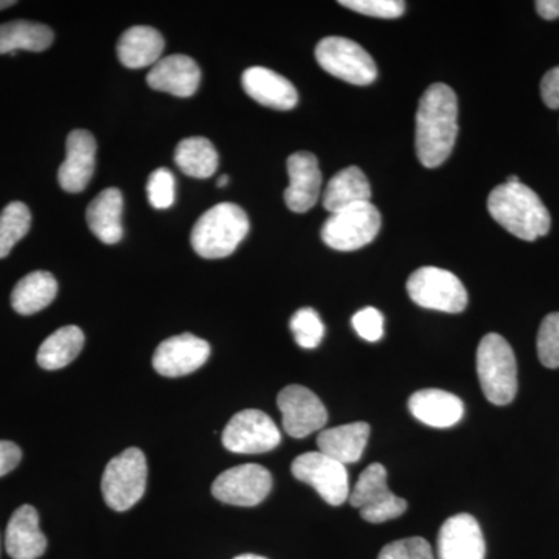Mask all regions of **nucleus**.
Returning <instances> with one entry per match:
<instances>
[{
    "label": "nucleus",
    "mask_w": 559,
    "mask_h": 559,
    "mask_svg": "<svg viewBox=\"0 0 559 559\" xmlns=\"http://www.w3.org/2000/svg\"><path fill=\"white\" fill-rule=\"evenodd\" d=\"M353 329L367 342H378L384 336V316L377 308H364L352 319Z\"/></svg>",
    "instance_id": "36"
},
{
    "label": "nucleus",
    "mask_w": 559,
    "mask_h": 559,
    "mask_svg": "<svg viewBox=\"0 0 559 559\" xmlns=\"http://www.w3.org/2000/svg\"><path fill=\"white\" fill-rule=\"evenodd\" d=\"M175 162L183 175L194 179H209L218 170V151L209 139H183L176 146Z\"/></svg>",
    "instance_id": "28"
},
{
    "label": "nucleus",
    "mask_w": 559,
    "mask_h": 559,
    "mask_svg": "<svg viewBox=\"0 0 559 559\" xmlns=\"http://www.w3.org/2000/svg\"><path fill=\"white\" fill-rule=\"evenodd\" d=\"M165 50V39L156 28L146 25H135L121 33L117 43V55L124 68H153L162 60Z\"/></svg>",
    "instance_id": "22"
},
{
    "label": "nucleus",
    "mask_w": 559,
    "mask_h": 559,
    "mask_svg": "<svg viewBox=\"0 0 559 559\" xmlns=\"http://www.w3.org/2000/svg\"><path fill=\"white\" fill-rule=\"evenodd\" d=\"M282 433L270 415L257 409L238 412L223 430V444L235 454H264L278 447Z\"/></svg>",
    "instance_id": "11"
},
{
    "label": "nucleus",
    "mask_w": 559,
    "mask_h": 559,
    "mask_svg": "<svg viewBox=\"0 0 559 559\" xmlns=\"http://www.w3.org/2000/svg\"><path fill=\"white\" fill-rule=\"evenodd\" d=\"M283 428L294 439H305L329 421V412L322 401L304 385H288L278 393Z\"/></svg>",
    "instance_id": "13"
},
{
    "label": "nucleus",
    "mask_w": 559,
    "mask_h": 559,
    "mask_svg": "<svg viewBox=\"0 0 559 559\" xmlns=\"http://www.w3.org/2000/svg\"><path fill=\"white\" fill-rule=\"evenodd\" d=\"M290 471L297 480L314 488L330 506L340 507L349 498L347 466L320 451L299 455L294 460Z\"/></svg>",
    "instance_id": "10"
},
{
    "label": "nucleus",
    "mask_w": 559,
    "mask_h": 559,
    "mask_svg": "<svg viewBox=\"0 0 559 559\" xmlns=\"http://www.w3.org/2000/svg\"><path fill=\"white\" fill-rule=\"evenodd\" d=\"M407 293L418 307L450 314L465 311L468 293L457 275L440 267H419L407 280Z\"/></svg>",
    "instance_id": "6"
},
{
    "label": "nucleus",
    "mask_w": 559,
    "mask_h": 559,
    "mask_svg": "<svg viewBox=\"0 0 559 559\" xmlns=\"http://www.w3.org/2000/svg\"><path fill=\"white\" fill-rule=\"evenodd\" d=\"M248 213L240 205L221 202L207 210L191 230V246L202 259H226L248 237Z\"/></svg>",
    "instance_id": "3"
},
{
    "label": "nucleus",
    "mask_w": 559,
    "mask_h": 559,
    "mask_svg": "<svg viewBox=\"0 0 559 559\" xmlns=\"http://www.w3.org/2000/svg\"><path fill=\"white\" fill-rule=\"evenodd\" d=\"M53 39V31L38 22H7L0 25V55H14L17 50L44 51Z\"/></svg>",
    "instance_id": "27"
},
{
    "label": "nucleus",
    "mask_w": 559,
    "mask_h": 559,
    "mask_svg": "<svg viewBox=\"0 0 559 559\" xmlns=\"http://www.w3.org/2000/svg\"><path fill=\"white\" fill-rule=\"evenodd\" d=\"M488 212L496 223L524 241H535L549 234V210L538 194L522 182L502 183L488 197Z\"/></svg>",
    "instance_id": "2"
},
{
    "label": "nucleus",
    "mask_w": 559,
    "mask_h": 559,
    "mask_svg": "<svg viewBox=\"0 0 559 559\" xmlns=\"http://www.w3.org/2000/svg\"><path fill=\"white\" fill-rule=\"evenodd\" d=\"M409 411L423 425L448 429L462 419L465 406L454 393L439 389H425L418 390L411 396Z\"/></svg>",
    "instance_id": "20"
},
{
    "label": "nucleus",
    "mask_w": 559,
    "mask_h": 559,
    "mask_svg": "<svg viewBox=\"0 0 559 559\" xmlns=\"http://www.w3.org/2000/svg\"><path fill=\"white\" fill-rule=\"evenodd\" d=\"M381 229V213L371 202L333 213L323 224L322 240L331 249L352 252L370 245Z\"/></svg>",
    "instance_id": "8"
},
{
    "label": "nucleus",
    "mask_w": 559,
    "mask_h": 559,
    "mask_svg": "<svg viewBox=\"0 0 559 559\" xmlns=\"http://www.w3.org/2000/svg\"><path fill=\"white\" fill-rule=\"evenodd\" d=\"M340 3L348 10L381 20H396L406 11V3L401 0H341Z\"/></svg>",
    "instance_id": "34"
},
{
    "label": "nucleus",
    "mask_w": 559,
    "mask_h": 559,
    "mask_svg": "<svg viewBox=\"0 0 559 559\" xmlns=\"http://www.w3.org/2000/svg\"><path fill=\"white\" fill-rule=\"evenodd\" d=\"M84 347V333L75 325L62 326L55 331L38 349L39 367L60 370L76 359Z\"/></svg>",
    "instance_id": "29"
},
{
    "label": "nucleus",
    "mask_w": 559,
    "mask_h": 559,
    "mask_svg": "<svg viewBox=\"0 0 559 559\" xmlns=\"http://www.w3.org/2000/svg\"><path fill=\"white\" fill-rule=\"evenodd\" d=\"M289 187L285 190V202L289 210L305 213L318 204L322 189V173L314 154L300 151L288 159Z\"/></svg>",
    "instance_id": "17"
},
{
    "label": "nucleus",
    "mask_w": 559,
    "mask_h": 559,
    "mask_svg": "<svg viewBox=\"0 0 559 559\" xmlns=\"http://www.w3.org/2000/svg\"><path fill=\"white\" fill-rule=\"evenodd\" d=\"M349 503L371 524L396 520L406 513L407 502L393 495L388 487V469L381 463L367 466L355 488L349 491Z\"/></svg>",
    "instance_id": "7"
},
{
    "label": "nucleus",
    "mask_w": 559,
    "mask_h": 559,
    "mask_svg": "<svg viewBox=\"0 0 559 559\" xmlns=\"http://www.w3.org/2000/svg\"><path fill=\"white\" fill-rule=\"evenodd\" d=\"M22 459L21 448L13 441H0V477L7 476L17 465Z\"/></svg>",
    "instance_id": "38"
},
{
    "label": "nucleus",
    "mask_w": 559,
    "mask_h": 559,
    "mask_svg": "<svg viewBox=\"0 0 559 559\" xmlns=\"http://www.w3.org/2000/svg\"><path fill=\"white\" fill-rule=\"evenodd\" d=\"M146 83L154 91L167 92L180 98L191 97L200 90L201 69L187 55H170L151 68Z\"/></svg>",
    "instance_id": "18"
},
{
    "label": "nucleus",
    "mask_w": 559,
    "mask_h": 559,
    "mask_svg": "<svg viewBox=\"0 0 559 559\" xmlns=\"http://www.w3.org/2000/svg\"><path fill=\"white\" fill-rule=\"evenodd\" d=\"M32 213L24 202H10L0 213V260L10 255L11 250L28 234Z\"/></svg>",
    "instance_id": "30"
},
{
    "label": "nucleus",
    "mask_w": 559,
    "mask_h": 559,
    "mask_svg": "<svg viewBox=\"0 0 559 559\" xmlns=\"http://www.w3.org/2000/svg\"><path fill=\"white\" fill-rule=\"evenodd\" d=\"M148 480L146 459L139 448L121 452L114 457L103 473L102 491L109 509L127 511L145 495Z\"/></svg>",
    "instance_id": "5"
},
{
    "label": "nucleus",
    "mask_w": 559,
    "mask_h": 559,
    "mask_svg": "<svg viewBox=\"0 0 559 559\" xmlns=\"http://www.w3.org/2000/svg\"><path fill=\"white\" fill-rule=\"evenodd\" d=\"M378 559H433V551L428 540L415 536L388 544Z\"/></svg>",
    "instance_id": "35"
},
{
    "label": "nucleus",
    "mask_w": 559,
    "mask_h": 559,
    "mask_svg": "<svg viewBox=\"0 0 559 559\" xmlns=\"http://www.w3.org/2000/svg\"><path fill=\"white\" fill-rule=\"evenodd\" d=\"M16 5L14 0H0V10L9 9V7Z\"/></svg>",
    "instance_id": "40"
},
{
    "label": "nucleus",
    "mask_w": 559,
    "mask_h": 559,
    "mask_svg": "<svg viewBox=\"0 0 559 559\" xmlns=\"http://www.w3.org/2000/svg\"><path fill=\"white\" fill-rule=\"evenodd\" d=\"M536 11L543 20L554 21L559 17V0H538Z\"/></svg>",
    "instance_id": "39"
},
{
    "label": "nucleus",
    "mask_w": 559,
    "mask_h": 559,
    "mask_svg": "<svg viewBox=\"0 0 559 559\" xmlns=\"http://www.w3.org/2000/svg\"><path fill=\"white\" fill-rule=\"evenodd\" d=\"M457 95L450 86L436 83L423 94L417 112L415 146L426 168H437L451 156L459 134Z\"/></svg>",
    "instance_id": "1"
},
{
    "label": "nucleus",
    "mask_w": 559,
    "mask_h": 559,
    "mask_svg": "<svg viewBox=\"0 0 559 559\" xmlns=\"http://www.w3.org/2000/svg\"><path fill=\"white\" fill-rule=\"evenodd\" d=\"M316 60L330 75L356 86H367L377 80L373 58L352 39L329 36L320 40L316 47Z\"/></svg>",
    "instance_id": "9"
},
{
    "label": "nucleus",
    "mask_w": 559,
    "mask_h": 559,
    "mask_svg": "<svg viewBox=\"0 0 559 559\" xmlns=\"http://www.w3.org/2000/svg\"><path fill=\"white\" fill-rule=\"evenodd\" d=\"M242 87L252 100L277 110L296 108L299 103V92L288 79L274 72V70L249 68L242 73Z\"/></svg>",
    "instance_id": "19"
},
{
    "label": "nucleus",
    "mask_w": 559,
    "mask_h": 559,
    "mask_svg": "<svg viewBox=\"0 0 559 559\" xmlns=\"http://www.w3.org/2000/svg\"><path fill=\"white\" fill-rule=\"evenodd\" d=\"M97 142L86 130L70 132L66 140V160L58 170V182L68 193H81L90 186L95 171Z\"/></svg>",
    "instance_id": "16"
},
{
    "label": "nucleus",
    "mask_w": 559,
    "mask_h": 559,
    "mask_svg": "<svg viewBox=\"0 0 559 559\" xmlns=\"http://www.w3.org/2000/svg\"><path fill=\"white\" fill-rule=\"evenodd\" d=\"M538 356L547 369L559 367V312H551L540 323L538 333Z\"/></svg>",
    "instance_id": "32"
},
{
    "label": "nucleus",
    "mask_w": 559,
    "mask_h": 559,
    "mask_svg": "<svg viewBox=\"0 0 559 559\" xmlns=\"http://www.w3.org/2000/svg\"><path fill=\"white\" fill-rule=\"evenodd\" d=\"M370 430L362 421L322 430L318 437L319 451L344 466L352 465L362 457Z\"/></svg>",
    "instance_id": "23"
},
{
    "label": "nucleus",
    "mask_w": 559,
    "mask_h": 559,
    "mask_svg": "<svg viewBox=\"0 0 559 559\" xmlns=\"http://www.w3.org/2000/svg\"><path fill=\"white\" fill-rule=\"evenodd\" d=\"M371 201L369 179L358 167H348L331 178L323 193V207L333 213Z\"/></svg>",
    "instance_id": "25"
},
{
    "label": "nucleus",
    "mask_w": 559,
    "mask_h": 559,
    "mask_svg": "<svg viewBox=\"0 0 559 559\" xmlns=\"http://www.w3.org/2000/svg\"><path fill=\"white\" fill-rule=\"evenodd\" d=\"M210 344L186 333L160 342L153 355V367L165 378H180L201 369L210 358Z\"/></svg>",
    "instance_id": "14"
},
{
    "label": "nucleus",
    "mask_w": 559,
    "mask_h": 559,
    "mask_svg": "<svg viewBox=\"0 0 559 559\" xmlns=\"http://www.w3.org/2000/svg\"><path fill=\"white\" fill-rule=\"evenodd\" d=\"M484 533L471 514L460 513L441 525L437 539V559H485Z\"/></svg>",
    "instance_id": "15"
},
{
    "label": "nucleus",
    "mask_w": 559,
    "mask_h": 559,
    "mask_svg": "<svg viewBox=\"0 0 559 559\" xmlns=\"http://www.w3.org/2000/svg\"><path fill=\"white\" fill-rule=\"evenodd\" d=\"M540 95L551 109H559V66L549 70L540 81Z\"/></svg>",
    "instance_id": "37"
},
{
    "label": "nucleus",
    "mask_w": 559,
    "mask_h": 559,
    "mask_svg": "<svg viewBox=\"0 0 559 559\" xmlns=\"http://www.w3.org/2000/svg\"><path fill=\"white\" fill-rule=\"evenodd\" d=\"M227 183H229V176L224 175L221 176V178L218 179V183H216V186H218L219 189H223V187H227Z\"/></svg>",
    "instance_id": "41"
},
{
    "label": "nucleus",
    "mask_w": 559,
    "mask_h": 559,
    "mask_svg": "<svg viewBox=\"0 0 559 559\" xmlns=\"http://www.w3.org/2000/svg\"><path fill=\"white\" fill-rule=\"evenodd\" d=\"M289 329L293 331L297 345L305 349L318 348L325 336L322 319L312 308H301L297 311L290 318Z\"/></svg>",
    "instance_id": "31"
},
{
    "label": "nucleus",
    "mask_w": 559,
    "mask_h": 559,
    "mask_svg": "<svg viewBox=\"0 0 559 559\" xmlns=\"http://www.w3.org/2000/svg\"><path fill=\"white\" fill-rule=\"evenodd\" d=\"M123 194L119 189H106L86 210L87 226L105 245H117L123 238Z\"/></svg>",
    "instance_id": "24"
},
{
    "label": "nucleus",
    "mask_w": 559,
    "mask_h": 559,
    "mask_svg": "<svg viewBox=\"0 0 559 559\" xmlns=\"http://www.w3.org/2000/svg\"><path fill=\"white\" fill-rule=\"evenodd\" d=\"M5 549L13 559H38L47 549V538L39 528L38 511L22 506L7 525Z\"/></svg>",
    "instance_id": "21"
},
{
    "label": "nucleus",
    "mask_w": 559,
    "mask_h": 559,
    "mask_svg": "<svg viewBox=\"0 0 559 559\" xmlns=\"http://www.w3.org/2000/svg\"><path fill=\"white\" fill-rule=\"evenodd\" d=\"M58 294V282L50 272L25 275L11 293V307L21 316H32L49 307Z\"/></svg>",
    "instance_id": "26"
},
{
    "label": "nucleus",
    "mask_w": 559,
    "mask_h": 559,
    "mask_svg": "<svg viewBox=\"0 0 559 559\" xmlns=\"http://www.w3.org/2000/svg\"><path fill=\"white\" fill-rule=\"evenodd\" d=\"M234 559H267L263 557H259V555H240V557Z\"/></svg>",
    "instance_id": "42"
},
{
    "label": "nucleus",
    "mask_w": 559,
    "mask_h": 559,
    "mask_svg": "<svg viewBox=\"0 0 559 559\" xmlns=\"http://www.w3.org/2000/svg\"><path fill=\"white\" fill-rule=\"evenodd\" d=\"M272 476L264 466L249 463V465L234 466L224 471L212 485V495L219 502L237 507L260 506L270 496Z\"/></svg>",
    "instance_id": "12"
},
{
    "label": "nucleus",
    "mask_w": 559,
    "mask_h": 559,
    "mask_svg": "<svg viewBox=\"0 0 559 559\" xmlns=\"http://www.w3.org/2000/svg\"><path fill=\"white\" fill-rule=\"evenodd\" d=\"M146 193L154 209H170L176 201L175 175L168 168H157L150 175Z\"/></svg>",
    "instance_id": "33"
},
{
    "label": "nucleus",
    "mask_w": 559,
    "mask_h": 559,
    "mask_svg": "<svg viewBox=\"0 0 559 559\" xmlns=\"http://www.w3.org/2000/svg\"><path fill=\"white\" fill-rule=\"evenodd\" d=\"M477 374L489 403L507 406L516 396V356L500 334L489 333L480 341L477 348Z\"/></svg>",
    "instance_id": "4"
}]
</instances>
